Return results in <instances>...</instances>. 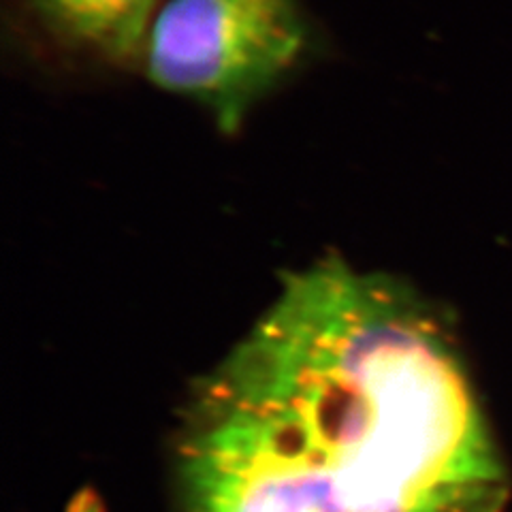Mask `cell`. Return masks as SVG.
<instances>
[{"instance_id":"obj_1","label":"cell","mask_w":512,"mask_h":512,"mask_svg":"<svg viewBox=\"0 0 512 512\" xmlns=\"http://www.w3.org/2000/svg\"><path fill=\"white\" fill-rule=\"evenodd\" d=\"M188 512H500L508 480L440 314L340 259L297 271L203 380Z\"/></svg>"},{"instance_id":"obj_2","label":"cell","mask_w":512,"mask_h":512,"mask_svg":"<svg viewBox=\"0 0 512 512\" xmlns=\"http://www.w3.org/2000/svg\"><path fill=\"white\" fill-rule=\"evenodd\" d=\"M308 39L299 0H160L139 58L152 86L233 133L291 75Z\"/></svg>"},{"instance_id":"obj_3","label":"cell","mask_w":512,"mask_h":512,"mask_svg":"<svg viewBox=\"0 0 512 512\" xmlns=\"http://www.w3.org/2000/svg\"><path fill=\"white\" fill-rule=\"evenodd\" d=\"M39 22L62 43L109 62L141 52L160 0H26Z\"/></svg>"}]
</instances>
